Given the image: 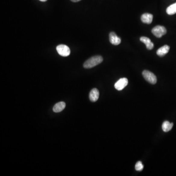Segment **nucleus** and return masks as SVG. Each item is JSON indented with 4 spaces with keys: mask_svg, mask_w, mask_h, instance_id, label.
Wrapping results in <instances>:
<instances>
[{
    "mask_svg": "<svg viewBox=\"0 0 176 176\" xmlns=\"http://www.w3.org/2000/svg\"><path fill=\"white\" fill-rule=\"evenodd\" d=\"M166 12L170 15L175 14L176 13V3L172 4L168 7L166 9Z\"/></svg>",
    "mask_w": 176,
    "mask_h": 176,
    "instance_id": "obj_13",
    "label": "nucleus"
},
{
    "mask_svg": "<svg viewBox=\"0 0 176 176\" xmlns=\"http://www.w3.org/2000/svg\"><path fill=\"white\" fill-rule=\"evenodd\" d=\"M109 40L110 43L114 45H118L121 43V38L114 32H111L109 34Z\"/></svg>",
    "mask_w": 176,
    "mask_h": 176,
    "instance_id": "obj_6",
    "label": "nucleus"
},
{
    "mask_svg": "<svg viewBox=\"0 0 176 176\" xmlns=\"http://www.w3.org/2000/svg\"><path fill=\"white\" fill-rule=\"evenodd\" d=\"M128 84V80L126 78H122L119 79L115 84V88L118 90H123Z\"/></svg>",
    "mask_w": 176,
    "mask_h": 176,
    "instance_id": "obj_5",
    "label": "nucleus"
},
{
    "mask_svg": "<svg viewBox=\"0 0 176 176\" xmlns=\"http://www.w3.org/2000/svg\"><path fill=\"white\" fill-rule=\"evenodd\" d=\"M66 107V103L64 102H60L56 104L53 108V111L55 113H59L62 111Z\"/></svg>",
    "mask_w": 176,
    "mask_h": 176,
    "instance_id": "obj_11",
    "label": "nucleus"
},
{
    "mask_svg": "<svg viewBox=\"0 0 176 176\" xmlns=\"http://www.w3.org/2000/svg\"><path fill=\"white\" fill-rule=\"evenodd\" d=\"M39 1L41 2H46L47 1V0H39Z\"/></svg>",
    "mask_w": 176,
    "mask_h": 176,
    "instance_id": "obj_16",
    "label": "nucleus"
},
{
    "mask_svg": "<svg viewBox=\"0 0 176 176\" xmlns=\"http://www.w3.org/2000/svg\"><path fill=\"white\" fill-rule=\"evenodd\" d=\"M143 75L144 79L151 84H155L157 83V79L156 75L151 71L145 70L143 72Z\"/></svg>",
    "mask_w": 176,
    "mask_h": 176,
    "instance_id": "obj_2",
    "label": "nucleus"
},
{
    "mask_svg": "<svg viewBox=\"0 0 176 176\" xmlns=\"http://www.w3.org/2000/svg\"><path fill=\"white\" fill-rule=\"evenodd\" d=\"M103 61V58L100 55H96L91 57L87 60L84 63V67L86 69H90L99 65Z\"/></svg>",
    "mask_w": 176,
    "mask_h": 176,
    "instance_id": "obj_1",
    "label": "nucleus"
},
{
    "mask_svg": "<svg viewBox=\"0 0 176 176\" xmlns=\"http://www.w3.org/2000/svg\"><path fill=\"white\" fill-rule=\"evenodd\" d=\"M143 165L141 162H137L135 165V169L137 171H141L143 169Z\"/></svg>",
    "mask_w": 176,
    "mask_h": 176,
    "instance_id": "obj_14",
    "label": "nucleus"
},
{
    "mask_svg": "<svg viewBox=\"0 0 176 176\" xmlns=\"http://www.w3.org/2000/svg\"><path fill=\"white\" fill-rule=\"evenodd\" d=\"M152 33L157 37L161 38L166 33L167 30L163 26H157L152 29Z\"/></svg>",
    "mask_w": 176,
    "mask_h": 176,
    "instance_id": "obj_3",
    "label": "nucleus"
},
{
    "mask_svg": "<svg viewBox=\"0 0 176 176\" xmlns=\"http://www.w3.org/2000/svg\"><path fill=\"white\" fill-rule=\"evenodd\" d=\"M140 40L144 44H145L148 49L151 50L154 48V44L151 41L150 39H149V38L144 36L141 37L140 38Z\"/></svg>",
    "mask_w": 176,
    "mask_h": 176,
    "instance_id": "obj_9",
    "label": "nucleus"
},
{
    "mask_svg": "<svg viewBox=\"0 0 176 176\" xmlns=\"http://www.w3.org/2000/svg\"><path fill=\"white\" fill-rule=\"evenodd\" d=\"M169 49L170 47L169 46H163V47H161L158 49L157 52V55L161 57L164 56L168 52Z\"/></svg>",
    "mask_w": 176,
    "mask_h": 176,
    "instance_id": "obj_10",
    "label": "nucleus"
},
{
    "mask_svg": "<svg viewBox=\"0 0 176 176\" xmlns=\"http://www.w3.org/2000/svg\"><path fill=\"white\" fill-rule=\"evenodd\" d=\"M99 90L96 88L92 89L90 93V99L92 102H96L97 100L99 99Z\"/></svg>",
    "mask_w": 176,
    "mask_h": 176,
    "instance_id": "obj_7",
    "label": "nucleus"
},
{
    "mask_svg": "<svg viewBox=\"0 0 176 176\" xmlns=\"http://www.w3.org/2000/svg\"><path fill=\"white\" fill-rule=\"evenodd\" d=\"M173 125V123H170L168 121H165L162 123V130L165 132H169L172 128Z\"/></svg>",
    "mask_w": 176,
    "mask_h": 176,
    "instance_id": "obj_12",
    "label": "nucleus"
},
{
    "mask_svg": "<svg viewBox=\"0 0 176 176\" xmlns=\"http://www.w3.org/2000/svg\"><path fill=\"white\" fill-rule=\"evenodd\" d=\"M71 1L73 2H78L80 1L81 0H71Z\"/></svg>",
    "mask_w": 176,
    "mask_h": 176,
    "instance_id": "obj_15",
    "label": "nucleus"
},
{
    "mask_svg": "<svg viewBox=\"0 0 176 176\" xmlns=\"http://www.w3.org/2000/svg\"><path fill=\"white\" fill-rule=\"evenodd\" d=\"M153 16L151 14L149 13H144L142 15L141 17V20L143 23L147 24H150L153 21Z\"/></svg>",
    "mask_w": 176,
    "mask_h": 176,
    "instance_id": "obj_8",
    "label": "nucleus"
},
{
    "mask_svg": "<svg viewBox=\"0 0 176 176\" xmlns=\"http://www.w3.org/2000/svg\"><path fill=\"white\" fill-rule=\"evenodd\" d=\"M56 50L60 55L66 57L70 55L71 51L70 48L65 45H60L56 47Z\"/></svg>",
    "mask_w": 176,
    "mask_h": 176,
    "instance_id": "obj_4",
    "label": "nucleus"
}]
</instances>
